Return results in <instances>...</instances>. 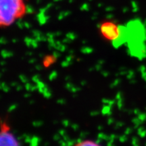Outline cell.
<instances>
[{"instance_id": "cell-1", "label": "cell", "mask_w": 146, "mask_h": 146, "mask_svg": "<svg viewBox=\"0 0 146 146\" xmlns=\"http://www.w3.org/2000/svg\"><path fill=\"white\" fill-rule=\"evenodd\" d=\"M25 0H0V27H8L26 16Z\"/></svg>"}, {"instance_id": "cell-2", "label": "cell", "mask_w": 146, "mask_h": 146, "mask_svg": "<svg viewBox=\"0 0 146 146\" xmlns=\"http://www.w3.org/2000/svg\"><path fill=\"white\" fill-rule=\"evenodd\" d=\"M100 32L102 37L111 42H117L123 38L124 27L118 25L113 21L103 22L100 26Z\"/></svg>"}, {"instance_id": "cell-3", "label": "cell", "mask_w": 146, "mask_h": 146, "mask_svg": "<svg viewBox=\"0 0 146 146\" xmlns=\"http://www.w3.org/2000/svg\"><path fill=\"white\" fill-rule=\"evenodd\" d=\"M0 146H22L7 120L0 122Z\"/></svg>"}, {"instance_id": "cell-4", "label": "cell", "mask_w": 146, "mask_h": 146, "mask_svg": "<svg viewBox=\"0 0 146 146\" xmlns=\"http://www.w3.org/2000/svg\"><path fill=\"white\" fill-rule=\"evenodd\" d=\"M72 146H102L99 143L91 139H84L76 142Z\"/></svg>"}]
</instances>
